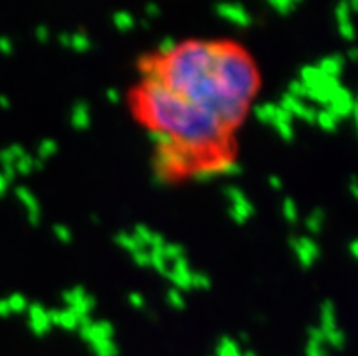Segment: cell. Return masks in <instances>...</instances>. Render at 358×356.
<instances>
[{
	"label": "cell",
	"mask_w": 358,
	"mask_h": 356,
	"mask_svg": "<svg viewBox=\"0 0 358 356\" xmlns=\"http://www.w3.org/2000/svg\"><path fill=\"white\" fill-rule=\"evenodd\" d=\"M136 109L150 129L166 131L177 144L211 158L229 157V131L208 109L177 95L164 82H144L136 93Z\"/></svg>",
	"instance_id": "6da1fadb"
},
{
	"label": "cell",
	"mask_w": 358,
	"mask_h": 356,
	"mask_svg": "<svg viewBox=\"0 0 358 356\" xmlns=\"http://www.w3.org/2000/svg\"><path fill=\"white\" fill-rule=\"evenodd\" d=\"M215 41H187L162 59V82L177 95L208 109L227 131L242 124L248 104L226 99L213 75Z\"/></svg>",
	"instance_id": "7a4b0ae2"
},
{
	"label": "cell",
	"mask_w": 358,
	"mask_h": 356,
	"mask_svg": "<svg viewBox=\"0 0 358 356\" xmlns=\"http://www.w3.org/2000/svg\"><path fill=\"white\" fill-rule=\"evenodd\" d=\"M213 75L226 99L250 104L259 91V71L251 57L231 42L215 41Z\"/></svg>",
	"instance_id": "3957f363"
},
{
	"label": "cell",
	"mask_w": 358,
	"mask_h": 356,
	"mask_svg": "<svg viewBox=\"0 0 358 356\" xmlns=\"http://www.w3.org/2000/svg\"><path fill=\"white\" fill-rule=\"evenodd\" d=\"M202 160L204 158L199 153L180 144H175L168 149H157L153 158V184L162 187L173 180V176L193 171V167Z\"/></svg>",
	"instance_id": "277c9868"
},
{
	"label": "cell",
	"mask_w": 358,
	"mask_h": 356,
	"mask_svg": "<svg viewBox=\"0 0 358 356\" xmlns=\"http://www.w3.org/2000/svg\"><path fill=\"white\" fill-rule=\"evenodd\" d=\"M224 194L229 200V218L235 224H245L255 215V206L251 200L245 197L244 191L235 185H227L224 187Z\"/></svg>",
	"instance_id": "5b68a950"
},
{
	"label": "cell",
	"mask_w": 358,
	"mask_h": 356,
	"mask_svg": "<svg viewBox=\"0 0 358 356\" xmlns=\"http://www.w3.org/2000/svg\"><path fill=\"white\" fill-rule=\"evenodd\" d=\"M27 325H29L31 333L35 334V336H38V339L45 336V334H50L53 325H51L50 322L48 309H45L42 304H29V307H27Z\"/></svg>",
	"instance_id": "8992f818"
},
{
	"label": "cell",
	"mask_w": 358,
	"mask_h": 356,
	"mask_svg": "<svg viewBox=\"0 0 358 356\" xmlns=\"http://www.w3.org/2000/svg\"><path fill=\"white\" fill-rule=\"evenodd\" d=\"M78 333H80V339L91 346V343L102 342V340H113L115 325L109 320L91 322L86 327H80Z\"/></svg>",
	"instance_id": "52a82bcc"
},
{
	"label": "cell",
	"mask_w": 358,
	"mask_h": 356,
	"mask_svg": "<svg viewBox=\"0 0 358 356\" xmlns=\"http://www.w3.org/2000/svg\"><path fill=\"white\" fill-rule=\"evenodd\" d=\"M218 17L226 18L238 27H250L253 24V17L242 4H218L215 6Z\"/></svg>",
	"instance_id": "ba28073f"
},
{
	"label": "cell",
	"mask_w": 358,
	"mask_h": 356,
	"mask_svg": "<svg viewBox=\"0 0 358 356\" xmlns=\"http://www.w3.org/2000/svg\"><path fill=\"white\" fill-rule=\"evenodd\" d=\"M15 194H17V199L24 204V208L27 211V220L31 226H38L41 224L42 218V211H41V204H38V199L35 197L31 190H27L26 185H18L17 190H15Z\"/></svg>",
	"instance_id": "9c48e42d"
},
{
	"label": "cell",
	"mask_w": 358,
	"mask_h": 356,
	"mask_svg": "<svg viewBox=\"0 0 358 356\" xmlns=\"http://www.w3.org/2000/svg\"><path fill=\"white\" fill-rule=\"evenodd\" d=\"M69 122L77 131H86L91 126V108L86 100H78L71 108Z\"/></svg>",
	"instance_id": "30bf717a"
},
{
	"label": "cell",
	"mask_w": 358,
	"mask_h": 356,
	"mask_svg": "<svg viewBox=\"0 0 358 356\" xmlns=\"http://www.w3.org/2000/svg\"><path fill=\"white\" fill-rule=\"evenodd\" d=\"M144 82H162V59L160 57H142L138 60Z\"/></svg>",
	"instance_id": "8fae6325"
},
{
	"label": "cell",
	"mask_w": 358,
	"mask_h": 356,
	"mask_svg": "<svg viewBox=\"0 0 358 356\" xmlns=\"http://www.w3.org/2000/svg\"><path fill=\"white\" fill-rule=\"evenodd\" d=\"M50 315L51 325H59L66 331H75L78 329V316L71 311V309H50L48 311Z\"/></svg>",
	"instance_id": "7c38bea8"
},
{
	"label": "cell",
	"mask_w": 358,
	"mask_h": 356,
	"mask_svg": "<svg viewBox=\"0 0 358 356\" xmlns=\"http://www.w3.org/2000/svg\"><path fill=\"white\" fill-rule=\"evenodd\" d=\"M291 245H293V249H295L296 255H299L300 262H302V266H309V264H311V260H313V258L318 255L317 245H315V243L308 238L291 240Z\"/></svg>",
	"instance_id": "4fadbf2b"
},
{
	"label": "cell",
	"mask_w": 358,
	"mask_h": 356,
	"mask_svg": "<svg viewBox=\"0 0 358 356\" xmlns=\"http://www.w3.org/2000/svg\"><path fill=\"white\" fill-rule=\"evenodd\" d=\"M215 167H217L218 176H241L242 175V166L238 162H235L231 157H224V155H218V157H213Z\"/></svg>",
	"instance_id": "5bb4252c"
},
{
	"label": "cell",
	"mask_w": 358,
	"mask_h": 356,
	"mask_svg": "<svg viewBox=\"0 0 358 356\" xmlns=\"http://www.w3.org/2000/svg\"><path fill=\"white\" fill-rule=\"evenodd\" d=\"M191 176L199 182H209V180H213L215 176H218L217 167H215V162H213V157L206 158V160L196 164V166L193 167V171H191Z\"/></svg>",
	"instance_id": "9a60e30c"
},
{
	"label": "cell",
	"mask_w": 358,
	"mask_h": 356,
	"mask_svg": "<svg viewBox=\"0 0 358 356\" xmlns=\"http://www.w3.org/2000/svg\"><path fill=\"white\" fill-rule=\"evenodd\" d=\"M115 243H117L118 248H122V249H126V251H129L131 255L136 251H141V249H145L144 245H142V243L135 238V235H133V233H126V231H120V233H117V235H115Z\"/></svg>",
	"instance_id": "2e32d148"
},
{
	"label": "cell",
	"mask_w": 358,
	"mask_h": 356,
	"mask_svg": "<svg viewBox=\"0 0 358 356\" xmlns=\"http://www.w3.org/2000/svg\"><path fill=\"white\" fill-rule=\"evenodd\" d=\"M24 155H26V151H24V148L20 144L9 145L8 149H2V151H0V164H2V167L15 166V162H17L20 157H24Z\"/></svg>",
	"instance_id": "e0dca14e"
},
{
	"label": "cell",
	"mask_w": 358,
	"mask_h": 356,
	"mask_svg": "<svg viewBox=\"0 0 358 356\" xmlns=\"http://www.w3.org/2000/svg\"><path fill=\"white\" fill-rule=\"evenodd\" d=\"M148 136H150L151 142L157 145V149H168V148H173V145L177 144V140L173 138L169 133H166V131L150 129L148 131Z\"/></svg>",
	"instance_id": "ac0fdd59"
},
{
	"label": "cell",
	"mask_w": 358,
	"mask_h": 356,
	"mask_svg": "<svg viewBox=\"0 0 358 356\" xmlns=\"http://www.w3.org/2000/svg\"><path fill=\"white\" fill-rule=\"evenodd\" d=\"M95 307H96V298L93 297V294L87 293L86 297L82 298V300H78V302L75 304V306L68 307V309H71V311L75 313V315H77L78 318H80V316H90L91 311H93Z\"/></svg>",
	"instance_id": "d6986e66"
},
{
	"label": "cell",
	"mask_w": 358,
	"mask_h": 356,
	"mask_svg": "<svg viewBox=\"0 0 358 356\" xmlns=\"http://www.w3.org/2000/svg\"><path fill=\"white\" fill-rule=\"evenodd\" d=\"M91 353L95 356H118L120 355V349H118L117 343L113 340H102V342L91 343Z\"/></svg>",
	"instance_id": "ffe728a7"
},
{
	"label": "cell",
	"mask_w": 358,
	"mask_h": 356,
	"mask_svg": "<svg viewBox=\"0 0 358 356\" xmlns=\"http://www.w3.org/2000/svg\"><path fill=\"white\" fill-rule=\"evenodd\" d=\"M238 355H242L238 342L229 339V336H222L217 346V355L215 356H238Z\"/></svg>",
	"instance_id": "44dd1931"
},
{
	"label": "cell",
	"mask_w": 358,
	"mask_h": 356,
	"mask_svg": "<svg viewBox=\"0 0 358 356\" xmlns=\"http://www.w3.org/2000/svg\"><path fill=\"white\" fill-rule=\"evenodd\" d=\"M113 24L118 31H131L136 26V20L129 11H117L113 15Z\"/></svg>",
	"instance_id": "7402d4cb"
},
{
	"label": "cell",
	"mask_w": 358,
	"mask_h": 356,
	"mask_svg": "<svg viewBox=\"0 0 358 356\" xmlns=\"http://www.w3.org/2000/svg\"><path fill=\"white\" fill-rule=\"evenodd\" d=\"M69 48L77 51V53H86V51L93 48V42H91V38L84 31H77L71 33V44H69Z\"/></svg>",
	"instance_id": "603a6c76"
},
{
	"label": "cell",
	"mask_w": 358,
	"mask_h": 356,
	"mask_svg": "<svg viewBox=\"0 0 358 356\" xmlns=\"http://www.w3.org/2000/svg\"><path fill=\"white\" fill-rule=\"evenodd\" d=\"M277 113V104H259L255 106L253 115L257 117V120L264 122V124H273V118Z\"/></svg>",
	"instance_id": "cb8c5ba5"
},
{
	"label": "cell",
	"mask_w": 358,
	"mask_h": 356,
	"mask_svg": "<svg viewBox=\"0 0 358 356\" xmlns=\"http://www.w3.org/2000/svg\"><path fill=\"white\" fill-rule=\"evenodd\" d=\"M59 151V142L53 138H45L42 140L38 148H36V158H41V160H48V158L53 157L55 153Z\"/></svg>",
	"instance_id": "d4e9b609"
},
{
	"label": "cell",
	"mask_w": 358,
	"mask_h": 356,
	"mask_svg": "<svg viewBox=\"0 0 358 356\" xmlns=\"http://www.w3.org/2000/svg\"><path fill=\"white\" fill-rule=\"evenodd\" d=\"M87 291L86 287H82V285H77V287H71V289H66L62 293V300L64 304L68 307L75 306V304L78 302V300H82V298L86 297Z\"/></svg>",
	"instance_id": "484cf974"
},
{
	"label": "cell",
	"mask_w": 358,
	"mask_h": 356,
	"mask_svg": "<svg viewBox=\"0 0 358 356\" xmlns=\"http://www.w3.org/2000/svg\"><path fill=\"white\" fill-rule=\"evenodd\" d=\"M150 266L160 275H166L169 271L168 260H166L162 251H150Z\"/></svg>",
	"instance_id": "4316f807"
},
{
	"label": "cell",
	"mask_w": 358,
	"mask_h": 356,
	"mask_svg": "<svg viewBox=\"0 0 358 356\" xmlns=\"http://www.w3.org/2000/svg\"><path fill=\"white\" fill-rule=\"evenodd\" d=\"M191 289H206L208 291L211 287V276L202 273V271H193L189 276Z\"/></svg>",
	"instance_id": "83f0119b"
},
{
	"label": "cell",
	"mask_w": 358,
	"mask_h": 356,
	"mask_svg": "<svg viewBox=\"0 0 358 356\" xmlns=\"http://www.w3.org/2000/svg\"><path fill=\"white\" fill-rule=\"evenodd\" d=\"M8 306L9 311L11 313H24L27 311V307H29V302H27V298L20 293H13L11 297L8 298Z\"/></svg>",
	"instance_id": "f1b7e54d"
},
{
	"label": "cell",
	"mask_w": 358,
	"mask_h": 356,
	"mask_svg": "<svg viewBox=\"0 0 358 356\" xmlns=\"http://www.w3.org/2000/svg\"><path fill=\"white\" fill-rule=\"evenodd\" d=\"M13 167H15V171H17V175H22V176L31 175V173L35 171V167H33V157L31 155H24V157L18 158Z\"/></svg>",
	"instance_id": "f546056e"
},
{
	"label": "cell",
	"mask_w": 358,
	"mask_h": 356,
	"mask_svg": "<svg viewBox=\"0 0 358 356\" xmlns=\"http://www.w3.org/2000/svg\"><path fill=\"white\" fill-rule=\"evenodd\" d=\"M166 276H168V280L173 284V287L178 289L180 293H182V291H189V289H191V282H189V278H187V276L178 275V273H175V271H171V269L166 273Z\"/></svg>",
	"instance_id": "4dcf8cb0"
},
{
	"label": "cell",
	"mask_w": 358,
	"mask_h": 356,
	"mask_svg": "<svg viewBox=\"0 0 358 356\" xmlns=\"http://www.w3.org/2000/svg\"><path fill=\"white\" fill-rule=\"evenodd\" d=\"M166 300H168V304L173 309H178V311H182V309L186 307V298H184V294L175 287H171L168 293H166Z\"/></svg>",
	"instance_id": "1f68e13d"
},
{
	"label": "cell",
	"mask_w": 358,
	"mask_h": 356,
	"mask_svg": "<svg viewBox=\"0 0 358 356\" xmlns=\"http://www.w3.org/2000/svg\"><path fill=\"white\" fill-rule=\"evenodd\" d=\"M178 48V42L173 38V36H164L162 41L159 42V57L160 59H166L171 53H175Z\"/></svg>",
	"instance_id": "d6a6232c"
},
{
	"label": "cell",
	"mask_w": 358,
	"mask_h": 356,
	"mask_svg": "<svg viewBox=\"0 0 358 356\" xmlns=\"http://www.w3.org/2000/svg\"><path fill=\"white\" fill-rule=\"evenodd\" d=\"M133 235L145 248V245H150L151 238H153V231H151V227L145 226V224H136L135 229H133Z\"/></svg>",
	"instance_id": "836d02e7"
},
{
	"label": "cell",
	"mask_w": 358,
	"mask_h": 356,
	"mask_svg": "<svg viewBox=\"0 0 358 356\" xmlns=\"http://www.w3.org/2000/svg\"><path fill=\"white\" fill-rule=\"evenodd\" d=\"M162 252H164V257H166V260H171V262H175L180 257H186V255H184V248H182L180 243L168 242L166 245H164Z\"/></svg>",
	"instance_id": "e575fe53"
},
{
	"label": "cell",
	"mask_w": 358,
	"mask_h": 356,
	"mask_svg": "<svg viewBox=\"0 0 358 356\" xmlns=\"http://www.w3.org/2000/svg\"><path fill=\"white\" fill-rule=\"evenodd\" d=\"M273 126H275V129H277L278 135L286 140V142L293 140V136H295V131H293L291 122H273Z\"/></svg>",
	"instance_id": "d590c367"
},
{
	"label": "cell",
	"mask_w": 358,
	"mask_h": 356,
	"mask_svg": "<svg viewBox=\"0 0 358 356\" xmlns=\"http://www.w3.org/2000/svg\"><path fill=\"white\" fill-rule=\"evenodd\" d=\"M269 6L273 9H277L280 15H289L293 9L296 8V4L293 0H269Z\"/></svg>",
	"instance_id": "8d00e7d4"
},
{
	"label": "cell",
	"mask_w": 358,
	"mask_h": 356,
	"mask_svg": "<svg viewBox=\"0 0 358 356\" xmlns=\"http://www.w3.org/2000/svg\"><path fill=\"white\" fill-rule=\"evenodd\" d=\"M171 271H175V273H178V275H182V276H187V278H189L191 273H193L189 260H187L186 257H180V258H177V260L173 262V269Z\"/></svg>",
	"instance_id": "74e56055"
},
{
	"label": "cell",
	"mask_w": 358,
	"mask_h": 356,
	"mask_svg": "<svg viewBox=\"0 0 358 356\" xmlns=\"http://www.w3.org/2000/svg\"><path fill=\"white\" fill-rule=\"evenodd\" d=\"M53 233L57 236V240H60L62 243H71L73 242V233L68 226H64V224H55L53 226Z\"/></svg>",
	"instance_id": "f35d334b"
},
{
	"label": "cell",
	"mask_w": 358,
	"mask_h": 356,
	"mask_svg": "<svg viewBox=\"0 0 358 356\" xmlns=\"http://www.w3.org/2000/svg\"><path fill=\"white\" fill-rule=\"evenodd\" d=\"M282 213H284V217H286L289 222H296V217H299L295 202H293L291 199L284 200V204H282Z\"/></svg>",
	"instance_id": "ab89813d"
},
{
	"label": "cell",
	"mask_w": 358,
	"mask_h": 356,
	"mask_svg": "<svg viewBox=\"0 0 358 356\" xmlns=\"http://www.w3.org/2000/svg\"><path fill=\"white\" fill-rule=\"evenodd\" d=\"M131 257H133V262H135L138 267H150V251H148V248L133 252Z\"/></svg>",
	"instance_id": "60d3db41"
},
{
	"label": "cell",
	"mask_w": 358,
	"mask_h": 356,
	"mask_svg": "<svg viewBox=\"0 0 358 356\" xmlns=\"http://www.w3.org/2000/svg\"><path fill=\"white\" fill-rule=\"evenodd\" d=\"M287 93L295 97V99H300V97L308 95V87H306L302 82H291L289 91H287Z\"/></svg>",
	"instance_id": "b9f144b4"
},
{
	"label": "cell",
	"mask_w": 358,
	"mask_h": 356,
	"mask_svg": "<svg viewBox=\"0 0 358 356\" xmlns=\"http://www.w3.org/2000/svg\"><path fill=\"white\" fill-rule=\"evenodd\" d=\"M35 38H36V42H38V44H48V41H50V27L44 26V24L36 26Z\"/></svg>",
	"instance_id": "7bdbcfd3"
},
{
	"label": "cell",
	"mask_w": 358,
	"mask_h": 356,
	"mask_svg": "<svg viewBox=\"0 0 358 356\" xmlns=\"http://www.w3.org/2000/svg\"><path fill=\"white\" fill-rule=\"evenodd\" d=\"M127 300H129L131 307H135V309H144L145 307V298L142 293H136V291H133V293H129Z\"/></svg>",
	"instance_id": "ee69618b"
},
{
	"label": "cell",
	"mask_w": 358,
	"mask_h": 356,
	"mask_svg": "<svg viewBox=\"0 0 358 356\" xmlns=\"http://www.w3.org/2000/svg\"><path fill=\"white\" fill-rule=\"evenodd\" d=\"M166 238H164L162 233H153V238H151L150 242V248L151 251H162L164 245H166Z\"/></svg>",
	"instance_id": "f6af8a7d"
},
{
	"label": "cell",
	"mask_w": 358,
	"mask_h": 356,
	"mask_svg": "<svg viewBox=\"0 0 358 356\" xmlns=\"http://www.w3.org/2000/svg\"><path fill=\"white\" fill-rule=\"evenodd\" d=\"M106 99H108L109 104H120L122 93H120L117 87H108V90H106Z\"/></svg>",
	"instance_id": "bcb514c9"
},
{
	"label": "cell",
	"mask_w": 358,
	"mask_h": 356,
	"mask_svg": "<svg viewBox=\"0 0 358 356\" xmlns=\"http://www.w3.org/2000/svg\"><path fill=\"white\" fill-rule=\"evenodd\" d=\"M318 124L322 127H326V129H333V127H335V118L329 113H320L318 115Z\"/></svg>",
	"instance_id": "7dc6e473"
},
{
	"label": "cell",
	"mask_w": 358,
	"mask_h": 356,
	"mask_svg": "<svg viewBox=\"0 0 358 356\" xmlns=\"http://www.w3.org/2000/svg\"><path fill=\"white\" fill-rule=\"evenodd\" d=\"M144 11L150 18H157V17H160V15H162V9H160L159 4H148L144 8Z\"/></svg>",
	"instance_id": "c3c4849f"
},
{
	"label": "cell",
	"mask_w": 358,
	"mask_h": 356,
	"mask_svg": "<svg viewBox=\"0 0 358 356\" xmlns=\"http://www.w3.org/2000/svg\"><path fill=\"white\" fill-rule=\"evenodd\" d=\"M0 51L4 55L13 53V42L9 41L8 36H2V38H0Z\"/></svg>",
	"instance_id": "681fc988"
},
{
	"label": "cell",
	"mask_w": 358,
	"mask_h": 356,
	"mask_svg": "<svg viewBox=\"0 0 358 356\" xmlns=\"http://www.w3.org/2000/svg\"><path fill=\"white\" fill-rule=\"evenodd\" d=\"M306 355L308 356H326L324 355V351L320 349V343H309L308 349H306Z\"/></svg>",
	"instance_id": "f907efd6"
},
{
	"label": "cell",
	"mask_w": 358,
	"mask_h": 356,
	"mask_svg": "<svg viewBox=\"0 0 358 356\" xmlns=\"http://www.w3.org/2000/svg\"><path fill=\"white\" fill-rule=\"evenodd\" d=\"M308 227L311 231H318V227H320V213H313V215L308 218Z\"/></svg>",
	"instance_id": "816d5d0a"
},
{
	"label": "cell",
	"mask_w": 358,
	"mask_h": 356,
	"mask_svg": "<svg viewBox=\"0 0 358 356\" xmlns=\"http://www.w3.org/2000/svg\"><path fill=\"white\" fill-rule=\"evenodd\" d=\"M59 44L60 48H69V44H71V33H60Z\"/></svg>",
	"instance_id": "f5cc1de1"
},
{
	"label": "cell",
	"mask_w": 358,
	"mask_h": 356,
	"mask_svg": "<svg viewBox=\"0 0 358 356\" xmlns=\"http://www.w3.org/2000/svg\"><path fill=\"white\" fill-rule=\"evenodd\" d=\"M268 182H269V185H271V187L275 191H280L282 190V180H280V178H278V175H271V176H269Z\"/></svg>",
	"instance_id": "db71d44e"
},
{
	"label": "cell",
	"mask_w": 358,
	"mask_h": 356,
	"mask_svg": "<svg viewBox=\"0 0 358 356\" xmlns=\"http://www.w3.org/2000/svg\"><path fill=\"white\" fill-rule=\"evenodd\" d=\"M11 315V311H9V306H8V300H0V316L2 318H6V316Z\"/></svg>",
	"instance_id": "11a10c76"
},
{
	"label": "cell",
	"mask_w": 358,
	"mask_h": 356,
	"mask_svg": "<svg viewBox=\"0 0 358 356\" xmlns=\"http://www.w3.org/2000/svg\"><path fill=\"white\" fill-rule=\"evenodd\" d=\"M33 167H35V171H42L45 167V162L41 158H33Z\"/></svg>",
	"instance_id": "9f6ffc18"
},
{
	"label": "cell",
	"mask_w": 358,
	"mask_h": 356,
	"mask_svg": "<svg viewBox=\"0 0 358 356\" xmlns=\"http://www.w3.org/2000/svg\"><path fill=\"white\" fill-rule=\"evenodd\" d=\"M6 190H8V182H6L4 176L0 175V197L6 193Z\"/></svg>",
	"instance_id": "6f0895ef"
},
{
	"label": "cell",
	"mask_w": 358,
	"mask_h": 356,
	"mask_svg": "<svg viewBox=\"0 0 358 356\" xmlns=\"http://www.w3.org/2000/svg\"><path fill=\"white\" fill-rule=\"evenodd\" d=\"M238 340H241V342H244V343H248V342H250V334L245 333V331H242V333L238 334Z\"/></svg>",
	"instance_id": "680465c9"
},
{
	"label": "cell",
	"mask_w": 358,
	"mask_h": 356,
	"mask_svg": "<svg viewBox=\"0 0 358 356\" xmlns=\"http://www.w3.org/2000/svg\"><path fill=\"white\" fill-rule=\"evenodd\" d=\"M0 108H4V109L9 108V99H8V97H0Z\"/></svg>",
	"instance_id": "91938a15"
},
{
	"label": "cell",
	"mask_w": 358,
	"mask_h": 356,
	"mask_svg": "<svg viewBox=\"0 0 358 356\" xmlns=\"http://www.w3.org/2000/svg\"><path fill=\"white\" fill-rule=\"evenodd\" d=\"M242 356H257V353L251 351V349H245V351L242 353Z\"/></svg>",
	"instance_id": "94428289"
},
{
	"label": "cell",
	"mask_w": 358,
	"mask_h": 356,
	"mask_svg": "<svg viewBox=\"0 0 358 356\" xmlns=\"http://www.w3.org/2000/svg\"><path fill=\"white\" fill-rule=\"evenodd\" d=\"M91 222H93V224H99V222H100V218L96 217V215H91Z\"/></svg>",
	"instance_id": "6125c7cd"
},
{
	"label": "cell",
	"mask_w": 358,
	"mask_h": 356,
	"mask_svg": "<svg viewBox=\"0 0 358 356\" xmlns=\"http://www.w3.org/2000/svg\"><path fill=\"white\" fill-rule=\"evenodd\" d=\"M141 26L144 27V29H148V27H150V22H148V20H142V22H141Z\"/></svg>",
	"instance_id": "be15d7a7"
}]
</instances>
